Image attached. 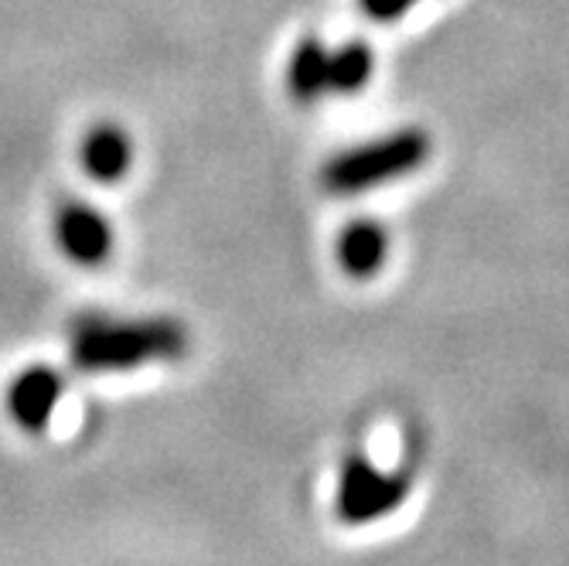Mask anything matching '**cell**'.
<instances>
[{
    "instance_id": "cell-1",
    "label": "cell",
    "mask_w": 569,
    "mask_h": 566,
    "mask_svg": "<svg viewBox=\"0 0 569 566\" xmlns=\"http://www.w3.org/2000/svg\"><path fill=\"white\" fill-rule=\"evenodd\" d=\"M191 348V335L174 318L82 321L72 331L69 358L79 373H120L147 363H174Z\"/></svg>"
},
{
    "instance_id": "cell-2",
    "label": "cell",
    "mask_w": 569,
    "mask_h": 566,
    "mask_svg": "<svg viewBox=\"0 0 569 566\" xmlns=\"http://www.w3.org/2000/svg\"><path fill=\"white\" fill-rule=\"evenodd\" d=\"M430 158V137L420 127H406L389 137L369 140L361 147L341 150L321 168V185L331 195L372 191L386 181H396L409 171L423 168Z\"/></svg>"
},
{
    "instance_id": "cell-3",
    "label": "cell",
    "mask_w": 569,
    "mask_h": 566,
    "mask_svg": "<svg viewBox=\"0 0 569 566\" xmlns=\"http://www.w3.org/2000/svg\"><path fill=\"white\" fill-rule=\"evenodd\" d=\"M406 495H409L406 475L379 471L361 454H351L341 468L335 512L348 526H366V523H376V519L389 516V512H396L406 502Z\"/></svg>"
},
{
    "instance_id": "cell-4",
    "label": "cell",
    "mask_w": 569,
    "mask_h": 566,
    "mask_svg": "<svg viewBox=\"0 0 569 566\" xmlns=\"http://www.w3.org/2000/svg\"><path fill=\"white\" fill-rule=\"evenodd\" d=\"M51 229H56V242L62 246V252L79 267H99L110 260L113 252V226L107 222L96 205L79 201V198H66L56 219H51Z\"/></svg>"
},
{
    "instance_id": "cell-5",
    "label": "cell",
    "mask_w": 569,
    "mask_h": 566,
    "mask_svg": "<svg viewBox=\"0 0 569 566\" xmlns=\"http://www.w3.org/2000/svg\"><path fill=\"white\" fill-rule=\"evenodd\" d=\"M66 393V376L51 366H28L8 386V409L21 430L41 434Z\"/></svg>"
},
{
    "instance_id": "cell-6",
    "label": "cell",
    "mask_w": 569,
    "mask_h": 566,
    "mask_svg": "<svg viewBox=\"0 0 569 566\" xmlns=\"http://www.w3.org/2000/svg\"><path fill=\"white\" fill-rule=\"evenodd\" d=\"M79 165L86 168L89 178H96L102 185H113L133 165V143L123 133V127H117V123H96L82 137V143H79Z\"/></svg>"
},
{
    "instance_id": "cell-7",
    "label": "cell",
    "mask_w": 569,
    "mask_h": 566,
    "mask_svg": "<svg viewBox=\"0 0 569 566\" xmlns=\"http://www.w3.org/2000/svg\"><path fill=\"white\" fill-rule=\"evenodd\" d=\"M389 256V232L376 222L358 219L351 226H345L341 239H338V260L345 267L348 277H376Z\"/></svg>"
},
{
    "instance_id": "cell-8",
    "label": "cell",
    "mask_w": 569,
    "mask_h": 566,
    "mask_svg": "<svg viewBox=\"0 0 569 566\" xmlns=\"http://www.w3.org/2000/svg\"><path fill=\"white\" fill-rule=\"evenodd\" d=\"M328 66H331V51L321 38L307 34L297 41L293 56H290V69H287V86L290 96L303 107H315V102L331 89L328 86Z\"/></svg>"
},
{
    "instance_id": "cell-9",
    "label": "cell",
    "mask_w": 569,
    "mask_h": 566,
    "mask_svg": "<svg viewBox=\"0 0 569 566\" xmlns=\"http://www.w3.org/2000/svg\"><path fill=\"white\" fill-rule=\"evenodd\" d=\"M376 59H372V48L366 41H345L341 48L331 51V66H328V86L331 92L351 96L358 89H366L372 79Z\"/></svg>"
},
{
    "instance_id": "cell-10",
    "label": "cell",
    "mask_w": 569,
    "mask_h": 566,
    "mask_svg": "<svg viewBox=\"0 0 569 566\" xmlns=\"http://www.w3.org/2000/svg\"><path fill=\"white\" fill-rule=\"evenodd\" d=\"M412 4H417V0H361L366 14L376 21H399Z\"/></svg>"
}]
</instances>
